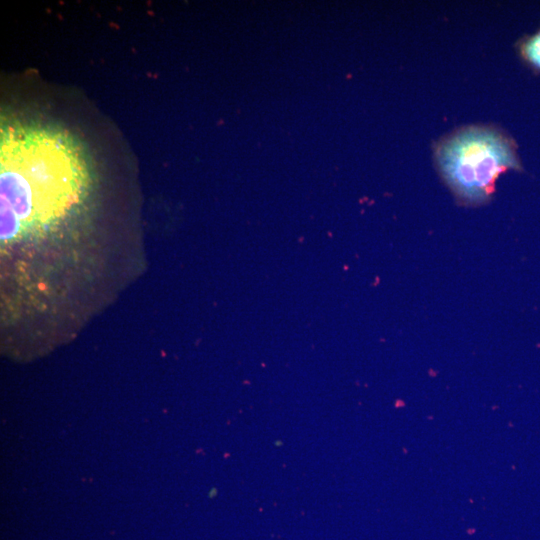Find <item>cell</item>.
Instances as JSON below:
<instances>
[{
    "label": "cell",
    "instance_id": "cell-1",
    "mask_svg": "<svg viewBox=\"0 0 540 540\" xmlns=\"http://www.w3.org/2000/svg\"><path fill=\"white\" fill-rule=\"evenodd\" d=\"M1 135V228L37 222L85 201L89 171L67 134L19 126Z\"/></svg>",
    "mask_w": 540,
    "mask_h": 540
},
{
    "label": "cell",
    "instance_id": "cell-2",
    "mask_svg": "<svg viewBox=\"0 0 540 540\" xmlns=\"http://www.w3.org/2000/svg\"><path fill=\"white\" fill-rule=\"evenodd\" d=\"M435 158L456 199L468 206L487 203L498 176L520 167L512 141L493 128L481 126L448 136L437 146Z\"/></svg>",
    "mask_w": 540,
    "mask_h": 540
},
{
    "label": "cell",
    "instance_id": "cell-3",
    "mask_svg": "<svg viewBox=\"0 0 540 540\" xmlns=\"http://www.w3.org/2000/svg\"><path fill=\"white\" fill-rule=\"evenodd\" d=\"M526 58L537 68H540V33L528 40L524 46Z\"/></svg>",
    "mask_w": 540,
    "mask_h": 540
}]
</instances>
